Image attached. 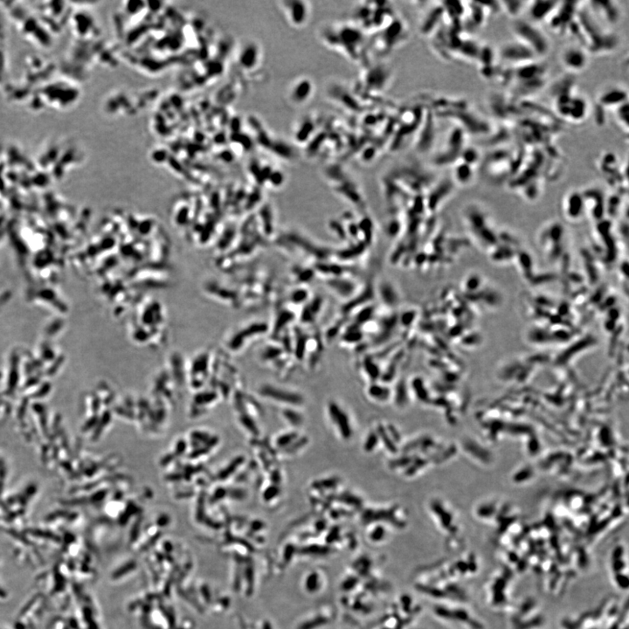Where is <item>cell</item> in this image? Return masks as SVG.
I'll use <instances>...</instances> for the list:
<instances>
[{
	"mask_svg": "<svg viewBox=\"0 0 629 629\" xmlns=\"http://www.w3.org/2000/svg\"><path fill=\"white\" fill-rule=\"evenodd\" d=\"M589 112V105L584 97L575 94L560 119L572 123H581L586 120Z\"/></svg>",
	"mask_w": 629,
	"mask_h": 629,
	"instance_id": "9a60e30c",
	"label": "cell"
},
{
	"mask_svg": "<svg viewBox=\"0 0 629 629\" xmlns=\"http://www.w3.org/2000/svg\"><path fill=\"white\" fill-rule=\"evenodd\" d=\"M567 33L578 39L589 55L609 54L619 45L617 35L596 19L586 2L579 3L576 18Z\"/></svg>",
	"mask_w": 629,
	"mask_h": 629,
	"instance_id": "6da1fadb",
	"label": "cell"
},
{
	"mask_svg": "<svg viewBox=\"0 0 629 629\" xmlns=\"http://www.w3.org/2000/svg\"><path fill=\"white\" fill-rule=\"evenodd\" d=\"M501 7L503 12H506L509 16H511L512 18H517V16L520 14L525 7H526L527 2L524 1H519V0H511V1H500Z\"/></svg>",
	"mask_w": 629,
	"mask_h": 629,
	"instance_id": "44dd1931",
	"label": "cell"
},
{
	"mask_svg": "<svg viewBox=\"0 0 629 629\" xmlns=\"http://www.w3.org/2000/svg\"><path fill=\"white\" fill-rule=\"evenodd\" d=\"M481 154L477 149L473 146H465L462 151L459 160L474 167L481 160Z\"/></svg>",
	"mask_w": 629,
	"mask_h": 629,
	"instance_id": "7402d4cb",
	"label": "cell"
},
{
	"mask_svg": "<svg viewBox=\"0 0 629 629\" xmlns=\"http://www.w3.org/2000/svg\"><path fill=\"white\" fill-rule=\"evenodd\" d=\"M396 400L397 403L399 405H403L406 400V393H405V384L403 383H399L397 386L396 390Z\"/></svg>",
	"mask_w": 629,
	"mask_h": 629,
	"instance_id": "484cf974",
	"label": "cell"
},
{
	"mask_svg": "<svg viewBox=\"0 0 629 629\" xmlns=\"http://www.w3.org/2000/svg\"><path fill=\"white\" fill-rule=\"evenodd\" d=\"M466 132L459 127L454 126L448 132L444 144L433 157V162L436 165L444 166L454 164L460 158L461 153L465 147Z\"/></svg>",
	"mask_w": 629,
	"mask_h": 629,
	"instance_id": "5b68a950",
	"label": "cell"
},
{
	"mask_svg": "<svg viewBox=\"0 0 629 629\" xmlns=\"http://www.w3.org/2000/svg\"><path fill=\"white\" fill-rule=\"evenodd\" d=\"M496 55L501 61L512 67L533 62L539 59L528 46L517 39L502 44Z\"/></svg>",
	"mask_w": 629,
	"mask_h": 629,
	"instance_id": "8992f818",
	"label": "cell"
},
{
	"mask_svg": "<svg viewBox=\"0 0 629 629\" xmlns=\"http://www.w3.org/2000/svg\"><path fill=\"white\" fill-rule=\"evenodd\" d=\"M369 394L372 398L378 399V400H386L388 397L390 395V391L389 389L381 385H377V384H372V386L369 388Z\"/></svg>",
	"mask_w": 629,
	"mask_h": 629,
	"instance_id": "603a6c76",
	"label": "cell"
},
{
	"mask_svg": "<svg viewBox=\"0 0 629 629\" xmlns=\"http://www.w3.org/2000/svg\"><path fill=\"white\" fill-rule=\"evenodd\" d=\"M286 417L289 419L288 421H291V423L293 424V425L298 426V425L302 424V422H303V418H302L301 415H298L297 412H286Z\"/></svg>",
	"mask_w": 629,
	"mask_h": 629,
	"instance_id": "4316f807",
	"label": "cell"
},
{
	"mask_svg": "<svg viewBox=\"0 0 629 629\" xmlns=\"http://www.w3.org/2000/svg\"><path fill=\"white\" fill-rule=\"evenodd\" d=\"M560 1L536 0L527 2L526 8L530 21L533 23L546 22L557 8Z\"/></svg>",
	"mask_w": 629,
	"mask_h": 629,
	"instance_id": "4fadbf2b",
	"label": "cell"
},
{
	"mask_svg": "<svg viewBox=\"0 0 629 629\" xmlns=\"http://www.w3.org/2000/svg\"><path fill=\"white\" fill-rule=\"evenodd\" d=\"M442 105L445 106L440 111V115L455 121L456 126L462 128L466 134L479 136L489 135L492 132V127L490 123L485 118L473 111L465 101H452L449 103L445 102Z\"/></svg>",
	"mask_w": 629,
	"mask_h": 629,
	"instance_id": "7a4b0ae2",
	"label": "cell"
},
{
	"mask_svg": "<svg viewBox=\"0 0 629 629\" xmlns=\"http://www.w3.org/2000/svg\"><path fill=\"white\" fill-rule=\"evenodd\" d=\"M590 12L604 27L611 29L621 18V11L614 1H589L586 2Z\"/></svg>",
	"mask_w": 629,
	"mask_h": 629,
	"instance_id": "ba28073f",
	"label": "cell"
},
{
	"mask_svg": "<svg viewBox=\"0 0 629 629\" xmlns=\"http://www.w3.org/2000/svg\"><path fill=\"white\" fill-rule=\"evenodd\" d=\"M589 53L580 45L566 46L560 55L563 67L570 73H577L586 69L589 63Z\"/></svg>",
	"mask_w": 629,
	"mask_h": 629,
	"instance_id": "30bf717a",
	"label": "cell"
},
{
	"mask_svg": "<svg viewBox=\"0 0 629 629\" xmlns=\"http://www.w3.org/2000/svg\"><path fill=\"white\" fill-rule=\"evenodd\" d=\"M378 433L375 432H370L369 436L366 439V443H365V450L367 452H371L375 448L376 446L378 445Z\"/></svg>",
	"mask_w": 629,
	"mask_h": 629,
	"instance_id": "d4e9b609",
	"label": "cell"
},
{
	"mask_svg": "<svg viewBox=\"0 0 629 629\" xmlns=\"http://www.w3.org/2000/svg\"><path fill=\"white\" fill-rule=\"evenodd\" d=\"M314 85L311 79L302 76L291 84L288 89V100L294 106L302 107L309 103L314 95Z\"/></svg>",
	"mask_w": 629,
	"mask_h": 629,
	"instance_id": "7c38bea8",
	"label": "cell"
},
{
	"mask_svg": "<svg viewBox=\"0 0 629 629\" xmlns=\"http://www.w3.org/2000/svg\"><path fill=\"white\" fill-rule=\"evenodd\" d=\"M626 102H628V93L619 86L606 88L598 96V105L604 109H614Z\"/></svg>",
	"mask_w": 629,
	"mask_h": 629,
	"instance_id": "5bb4252c",
	"label": "cell"
},
{
	"mask_svg": "<svg viewBox=\"0 0 629 629\" xmlns=\"http://www.w3.org/2000/svg\"><path fill=\"white\" fill-rule=\"evenodd\" d=\"M454 175L458 183L463 185L468 184L474 176V167L458 160L454 163Z\"/></svg>",
	"mask_w": 629,
	"mask_h": 629,
	"instance_id": "ac0fdd59",
	"label": "cell"
},
{
	"mask_svg": "<svg viewBox=\"0 0 629 629\" xmlns=\"http://www.w3.org/2000/svg\"><path fill=\"white\" fill-rule=\"evenodd\" d=\"M281 4L286 19L293 28H303L308 24L311 15V6L309 2L287 0Z\"/></svg>",
	"mask_w": 629,
	"mask_h": 629,
	"instance_id": "9c48e42d",
	"label": "cell"
},
{
	"mask_svg": "<svg viewBox=\"0 0 629 629\" xmlns=\"http://www.w3.org/2000/svg\"><path fill=\"white\" fill-rule=\"evenodd\" d=\"M336 484H337V480L334 478V479H326V480H324L323 481H321L320 482H318V483H316L314 485H316L317 488H331L336 486Z\"/></svg>",
	"mask_w": 629,
	"mask_h": 629,
	"instance_id": "83f0119b",
	"label": "cell"
},
{
	"mask_svg": "<svg viewBox=\"0 0 629 629\" xmlns=\"http://www.w3.org/2000/svg\"><path fill=\"white\" fill-rule=\"evenodd\" d=\"M511 30L516 39L528 46L538 57L545 56L550 51V39L535 23L515 18Z\"/></svg>",
	"mask_w": 629,
	"mask_h": 629,
	"instance_id": "277c9868",
	"label": "cell"
},
{
	"mask_svg": "<svg viewBox=\"0 0 629 629\" xmlns=\"http://www.w3.org/2000/svg\"><path fill=\"white\" fill-rule=\"evenodd\" d=\"M321 34L326 45L342 52L351 60H358V49L365 41L360 29L348 25H337L325 28Z\"/></svg>",
	"mask_w": 629,
	"mask_h": 629,
	"instance_id": "3957f363",
	"label": "cell"
},
{
	"mask_svg": "<svg viewBox=\"0 0 629 629\" xmlns=\"http://www.w3.org/2000/svg\"><path fill=\"white\" fill-rule=\"evenodd\" d=\"M614 118L618 125L628 134L629 130V104L628 102L621 104L620 106L614 108Z\"/></svg>",
	"mask_w": 629,
	"mask_h": 629,
	"instance_id": "ffe728a7",
	"label": "cell"
},
{
	"mask_svg": "<svg viewBox=\"0 0 629 629\" xmlns=\"http://www.w3.org/2000/svg\"><path fill=\"white\" fill-rule=\"evenodd\" d=\"M579 3L576 1H560L553 13L546 21L550 29L561 35L567 34L569 27L576 18Z\"/></svg>",
	"mask_w": 629,
	"mask_h": 629,
	"instance_id": "52a82bcc",
	"label": "cell"
},
{
	"mask_svg": "<svg viewBox=\"0 0 629 629\" xmlns=\"http://www.w3.org/2000/svg\"><path fill=\"white\" fill-rule=\"evenodd\" d=\"M489 106L494 115L502 120H510L522 114V107L516 104L512 97H503L498 94H494L489 98Z\"/></svg>",
	"mask_w": 629,
	"mask_h": 629,
	"instance_id": "8fae6325",
	"label": "cell"
},
{
	"mask_svg": "<svg viewBox=\"0 0 629 629\" xmlns=\"http://www.w3.org/2000/svg\"><path fill=\"white\" fill-rule=\"evenodd\" d=\"M316 124L309 116L303 118L297 124L294 133V138L298 143H306L314 133Z\"/></svg>",
	"mask_w": 629,
	"mask_h": 629,
	"instance_id": "e0dca14e",
	"label": "cell"
},
{
	"mask_svg": "<svg viewBox=\"0 0 629 629\" xmlns=\"http://www.w3.org/2000/svg\"><path fill=\"white\" fill-rule=\"evenodd\" d=\"M295 433H296V432H292L291 434H287V436H283V437L281 439L280 444H281V446H285V445H287L291 443V442H293V440L297 438V434H295Z\"/></svg>",
	"mask_w": 629,
	"mask_h": 629,
	"instance_id": "f1b7e54d",
	"label": "cell"
},
{
	"mask_svg": "<svg viewBox=\"0 0 629 629\" xmlns=\"http://www.w3.org/2000/svg\"><path fill=\"white\" fill-rule=\"evenodd\" d=\"M444 8L443 6H436L434 8H432L429 12L428 15L425 18V21L423 23V29L425 33H431L436 26L441 22L442 16L444 15Z\"/></svg>",
	"mask_w": 629,
	"mask_h": 629,
	"instance_id": "d6986e66",
	"label": "cell"
},
{
	"mask_svg": "<svg viewBox=\"0 0 629 629\" xmlns=\"http://www.w3.org/2000/svg\"><path fill=\"white\" fill-rule=\"evenodd\" d=\"M329 414L331 418V421H333V423L336 425V427L339 430L343 438L345 440L351 438L352 436V430H351L348 416L346 415L345 412L339 407L337 404L331 402L329 405Z\"/></svg>",
	"mask_w": 629,
	"mask_h": 629,
	"instance_id": "2e32d148",
	"label": "cell"
},
{
	"mask_svg": "<svg viewBox=\"0 0 629 629\" xmlns=\"http://www.w3.org/2000/svg\"><path fill=\"white\" fill-rule=\"evenodd\" d=\"M378 438H380L381 440H383V442L385 443V446H386V448H388V450L391 451V452H393V453H395V452H396V446H395V444L393 443V440H392V439L389 437V436H388V432H386V431H385L383 427H378Z\"/></svg>",
	"mask_w": 629,
	"mask_h": 629,
	"instance_id": "cb8c5ba5",
	"label": "cell"
}]
</instances>
